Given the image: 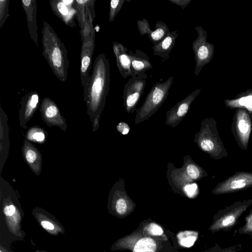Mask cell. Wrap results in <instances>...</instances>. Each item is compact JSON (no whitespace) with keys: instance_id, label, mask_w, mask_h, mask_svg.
Listing matches in <instances>:
<instances>
[{"instance_id":"cell-35","label":"cell","mask_w":252,"mask_h":252,"mask_svg":"<svg viewBox=\"0 0 252 252\" xmlns=\"http://www.w3.org/2000/svg\"><path fill=\"white\" fill-rule=\"evenodd\" d=\"M238 126L239 130L243 133L247 132L249 129L248 124L244 120H242L239 122Z\"/></svg>"},{"instance_id":"cell-26","label":"cell","mask_w":252,"mask_h":252,"mask_svg":"<svg viewBox=\"0 0 252 252\" xmlns=\"http://www.w3.org/2000/svg\"><path fill=\"white\" fill-rule=\"evenodd\" d=\"M125 0H111L109 13V22H113L120 11Z\"/></svg>"},{"instance_id":"cell-14","label":"cell","mask_w":252,"mask_h":252,"mask_svg":"<svg viewBox=\"0 0 252 252\" xmlns=\"http://www.w3.org/2000/svg\"><path fill=\"white\" fill-rule=\"evenodd\" d=\"M136 24L140 34H147L154 45L160 42L169 32L167 25L161 21H157L154 30H151L149 22L145 18L137 20Z\"/></svg>"},{"instance_id":"cell-20","label":"cell","mask_w":252,"mask_h":252,"mask_svg":"<svg viewBox=\"0 0 252 252\" xmlns=\"http://www.w3.org/2000/svg\"><path fill=\"white\" fill-rule=\"evenodd\" d=\"M40 111L44 119L54 122L61 119L60 110L55 102L49 97H45L40 105Z\"/></svg>"},{"instance_id":"cell-21","label":"cell","mask_w":252,"mask_h":252,"mask_svg":"<svg viewBox=\"0 0 252 252\" xmlns=\"http://www.w3.org/2000/svg\"><path fill=\"white\" fill-rule=\"evenodd\" d=\"M182 168L186 174L193 181L199 180L202 176L200 167L193 161L189 155L184 157Z\"/></svg>"},{"instance_id":"cell-34","label":"cell","mask_w":252,"mask_h":252,"mask_svg":"<svg viewBox=\"0 0 252 252\" xmlns=\"http://www.w3.org/2000/svg\"><path fill=\"white\" fill-rule=\"evenodd\" d=\"M169 1L180 6L183 9L190 2V0H169Z\"/></svg>"},{"instance_id":"cell-12","label":"cell","mask_w":252,"mask_h":252,"mask_svg":"<svg viewBox=\"0 0 252 252\" xmlns=\"http://www.w3.org/2000/svg\"><path fill=\"white\" fill-rule=\"evenodd\" d=\"M49 2L53 12L65 25L73 28L76 27L75 0H51Z\"/></svg>"},{"instance_id":"cell-10","label":"cell","mask_w":252,"mask_h":252,"mask_svg":"<svg viewBox=\"0 0 252 252\" xmlns=\"http://www.w3.org/2000/svg\"><path fill=\"white\" fill-rule=\"evenodd\" d=\"M146 73L130 78L124 86L123 106L127 113L136 111V107L140 100L146 86Z\"/></svg>"},{"instance_id":"cell-17","label":"cell","mask_w":252,"mask_h":252,"mask_svg":"<svg viewBox=\"0 0 252 252\" xmlns=\"http://www.w3.org/2000/svg\"><path fill=\"white\" fill-rule=\"evenodd\" d=\"M131 62V77L145 74V72L153 68L149 56L143 51L136 50L134 52L129 51Z\"/></svg>"},{"instance_id":"cell-40","label":"cell","mask_w":252,"mask_h":252,"mask_svg":"<svg viewBox=\"0 0 252 252\" xmlns=\"http://www.w3.org/2000/svg\"><path fill=\"white\" fill-rule=\"evenodd\" d=\"M249 236H250V237L251 238V239H252V234L249 235Z\"/></svg>"},{"instance_id":"cell-2","label":"cell","mask_w":252,"mask_h":252,"mask_svg":"<svg viewBox=\"0 0 252 252\" xmlns=\"http://www.w3.org/2000/svg\"><path fill=\"white\" fill-rule=\"evenodd\" d=\"M43 55L54 74L61 82L67 78L69 61L67 52L58 34L46 21L42 29Z\"/></svg>"},{"instance_id":"cell-32","label":"cell","mask_w":252,"mask_h":252,"mask_svg":"<svg viewBox=\"0 0 252 252\" xmlns=\"http://www.w3.org/2000/svg\"><path fill=\"white\" fill-rule=\"evenodd\" d=\"M246 185V181L243 179L234 180L230 184V188L236 189L244 188Z\"/></svg>"},{"instance_id":"cell-7","label":"cell","mask_w":252,"mask_h":252,"mask_svg":"<svg viewBox=\"0 0 252 252\" xmlns=\"http://www.w3.org/2000/svg\"><path fill=\"white\" fill-rule=\"evenodd\" d=\"M249 202L236 204L220 211L213 217L209 230L213 233L228 231L235 226Z\"/></svg>"},{"instance_id":"cell-4","label":"cell","mask_w":252,"mask_h":252,"mask_svg":"<svg viewBox=\"0 0 252 252\" xmlns=\"http://www.w3.org/2000/svg\"><path fill=\"white\" fill-rule=\"evenodd\" d=\"M1 214L8 232L16 240H23L25 232L22 229V221L24 213L16 198L1 197Z\"/></svg>"},{"instance_id":"cell-11","label":"cell","mask_w":252,"mask_h":252,"mask_svg":"<svg viewBox=\"0 0 252 252\" xmlns=\"http://www.w3.org/2000/svg\"><path fill=\"white\" fill-rule=\"evenodd\" d=\"M198 91L196 90L188 95L166 112L165 122L166 125L175 127L179 124L188 114L191 103L198 94Z\"/></svg>"},{"instance_id":"cell-25","label":"cell","mask_w":252,"mask_h":252,"mask_svg":"<svg viewBox=\"0 0 252 252\" xmlns=\"http://www.w3.org/2000/svg\"><path fill=\"white\" fill-rule=\"evenodd\" d=\"M143 235L147 236H158L167 240L162 227L155 222L148 223L143 228Z\"/></svg>"},{"instance_id":"cell-18","label":"cell","mask_w":252,"mask_h":252,"mask_svg":"<svg viewBox=\"0 0 252 252\" xmlns=\"http://www.w3.org/2000/svg\"><path fill=\"white\" fill-rule=\"evenodd\" d=\"M179 32L178 30L169 32L160 42L152 47L154 55L159 56L161 59L162 62L168 59L169 54L175 45Z\"/></svg>"},{"instance_id":"cell-28","label":"cell","mask_w":252,"mask_h":252,"mask_svg":"<svg viewBox=\"0 0 252 252\" xmlns=\"http://www.w3.org/2000/svg\"><path fill=\"white\" fill-rule=\"evenodd\" d=\"M245 223L244 225L240 227L237 231L238 234H252V210L246 216L245 219Z\"/></svg>"},{"instance_id":"cell-8","label":"cell","mask_w":252,"mask_h":252,"mask_svg":"<svg viewBox=\"0 0 252 252\" xmlns=\"http://www.w3.org/2000/svg\"><path fill=\"white\" fill-rule=\"evenodd\" d=\"M155 240L141 232H134L117 240L111 250H129L132 252H156Z\"/></svg>"},{"instance_id":"cell-29","label":"cell","mask_w":252,"mask_h":252,"mask_svg":"<svg viewBox=\"0 0 252 252\" xmlns=\"http://www.w3.org/2000/svg\"><path fill=\"white\" fill-rule=\"evenodd\" d=\"M242 249V245L238 244L227 248H222L220 245H215L206 252H239Z\"/></svg>"},{"instance_id":"cell-5","label":"cell","mask_w":252,"mask_h":252,"mask_svg":"<svg viewBox=\"0 0 252 252\" xmlns=\"http://www.w3.org/2000/svg\"><path fill=\"white\" fill-rule=\"evenodd\" d=\"M125 187V180H119L112 187L108 197L110 213L119 218L126 217L136 207L135 203L127 194Z\"/></svg>"},{"instance_id":"cell-36","label":"cell","mask_w":252,"mask_h":252,"mask_svg":"<svg viewBox=\"0 0 252 252\" xmlns=\"http://www.w3.org/2000/svg\"><path fill=\"white\" fill-rule=\"evenodd\" d=\"M252 96H248L241 98L239 100L240 104L242 105H246L252 103Z\"/></svg>"},{"instance_id":"cell-9","label":"cell","mask_w":252,"mask_h":252,"mask_svg":"<svg viewBox=\"0 0 252 252\" xmlns=\"http://www.w3.org/2000/svg\"><path fill=\"white\" fill-rule=\"evenodd\" d=\"M95 48V33L82 41L80 53V74L83 90V97L86 102L91 80L90 71L91 69L93 56Z\"/></svg>"},{"instance_id":"cell-37","label":"cell","mask_w":252,"mask_h":252,"mask_svg":"<svg viewBox=\"0 0 252 252\" xmlns=\"http://www.w3.org/2000/svg\"><path fill=\"white\" fill-rule=\"evenodd\" d=\"M0 252H9L1 244L0 245Z\"/></svg>"},{"instance_id":"cell-39","label":"cell","mask_w":252,"mask_h":252,"mask_svg":"<svg viewBox=\"0 0 252 252\" xmlns=\"http://www.w3.org/2000/svg\"><path fill=\"white\" fill-rule=\"evenodd\" d=\"M35 252H49L46 251L45 250H37L35 251Z\"/></svg>"},{"instance_id":"cell-15","label":"cell","mask_w":252,"mask_h":252,"mask_svg":"<svg viewBox=\"0 0 252 252\" xmlns=\"http://www.w3.org/2000/svg\"><path fill=\"white\" fill-rule=\"evenodd\" d=\"M112 48L120 74L124 79L131 76V62L127 48L117 41H113Z\"/></svg>"},{"instance_id":"cell-31","label":"cell","mask_w":252,"mask_h":252,"mask_svg":"<svg viewBox=\"0 0 252 252\" xmlns=\"http://www.w3.org/2000/svg\"><path fill=\"white\" fill-rule=\"evenodd\" d=\"M117 130L123 135L127 134L130 129L129 126L126 122L119 123L116 127Z\"/></svg>"},{"instance_id":"cell-27","label":"cell","mask_w":252,"mask_h":252,"mask_svg":"<svg viewBox=\"0 0 252 252\" xmlns=\"http://www.w3.org/2000/svg\"><path fill=\"white\" fill-rule=\"evenodd\" d=\"M9 0H0V28L9 17Z\"/></svg>"},{"instance_id":"cell-38","label":"cell","mask_w":252,"mask_h":252,"mask_svg":"<svg viewBox=\"0 0 252 252\" xmlns=\"http://www.w3.org/2000/svg\"><path fill=\"white\" fill-rule=\"evenodd\" d=\"M246 106L249 109H250V110L252 109V103L247 105Z\"/></svg>"},{"instance_id":"cell-33","label":"cell","mask_w":252,"mask_h":252,"mask_svg":"<svg viewBox=\"0 0 252 252\" xmlns=\"http://www.w3.org/2000/svg\"><path fill=\"white\" fill-rule=\"evenodd\" d=\"M32 139L35 140L37 142H42L45 139V134L44 133L40 131H36L34 132L32 136Z\"/></svg>"},{"instance_id":"cell-24","label":"cell","mask_w":252,"mask_h":252,"mask_svg":"<svg viewBox=\"0 0 252 252\" xmlns=\"http://www.w3.org/2000/svg\"><path fill=\"white\" fill-rule=\"evenodd\" d=\"M88 0H76L74 5L77 11L76 17L80 31L84 26L87 13V6Z\"/></svg>"},{"instance_id":"cell-6","label":"cell","mask_w":252,"mask_h":252,"mask_svg":"<svg viewBox=\"0 0 252 252\" xmlns=\"http://www.w3.org/2000/svg\"><path fill=\"white\" fill-rule=\"evenodd\" d=\"M166 176L171 189L175 192L189 198L197 195V185L186 174L182 167L177 168L173 163L169 162Z\"/></svg>"},{"instance_id":"cell-16","label":"cell","mask_w":252,"mask_h":252,"mask_svg":"<svg viewBox=\"0 0 252 252\" xmlns=\"http://www.w3.org/2000/svg\"><path fill=\"white\" fill-rule=\"evenodd\" d=\"M21 3L26 13L30 36L38 47L36 1L35 0H22Z\"/></svg>"},{"instance_id":"cell-3","label":"cell","mask_w":252,"mask_h":252,"mask_svg":"<svg viewBox=\"0 0 252 252\" xmlns=\"http://www.w3.org/2000/svg\"><path fill=\"white\" fill-rule=\"evenodd\" d=\"M173 77L162 82H157L147 94L142 106L136 109L135 124L148 120L160 108L167 98L173 83Z\"/></svg>"},{"instance_id":"cell-22","label":"cell","mask_w":252,"mask_h":252,"mask_svg":"<svg viewBox=\"0 0 252 252\" xmlns=\"http://www.w3.org/2000/svg\"><path fill=\"white\" fill-rule=\"evenodd\" d=\"M192 49L196 57V67L194 72L195 75H197L202 62L205 61L209 57V50L206 45H201L199 37L193 42Z\"/></svg>"},{"instance_id":"cell-19","label":"cell","mask_w":252,"mask_h":252,"mask_svg":"<svg viewBox=\"0 0 252 252\" xmlns=\"http://www.w3.org/2000/svg\"><path fill=\"white\" fill-rule=\"evenodd\" d=\"M40 101V95L36 91L26 94L22 100L20 115L21 119L28 120L37 109Z\"/></svg>"},{"instance_id":"cell-13","label":"cell","mask_w":252,"mask_h":252,"mask_svg":"<svg viewBox=\"0 0 252 252\" xmlns=\"http://www.w3.org/2000/svg\"><path fill=\"white\" fill-rule=\"evenodd\" d=\"M32 214L38 224L48 233L53 236L64 234L65 229L62 224L44 209L36 207L33 209Z\"/></svg>"},{"instance_id":"cell-30","label":"cell","mask_w":252,"mask_h":252,"mask_svg":"<svg viewBox=\"0 0 252 252\" xmlns=\"http://www.w3.org/2000/svg\"><path fill=\"white\" fill-rule=\"evenodd\" d=\"M25 158L29 163L33 164L37 159L38 155L35 151L29 149L25 153Z\"/></svg>"},{"instance_id":"cell-1","label":"cell","mask_w":252,"mask_h":252,"mask_svg":"<svg viewBox=\"0 0 252 252\" xmlns=\"http://www.w3.org/2000/svg\"><path fill=\"white\" fill-rule=\"evenodd\" d=\"M110 64L104 53L99 54L93 65L86 102L91 116L100 115L105 105L109 90Z\"/></svg>"},{"instance_id":"cell-23","label":"cell","mask_w":252,"mask_h":252,"mask_svg":"<svg viewBox=\"0 0 252 252\" xmlns=\"http://www.w3.org/2000/svg\"><path fill=\"white\" fill-rule=\"evenodd\" d=\"M198 237V232L196 231L185 230L179 232L177 237L180 246L185 248L192 246Z\"/></svg>"}]
</instances>
